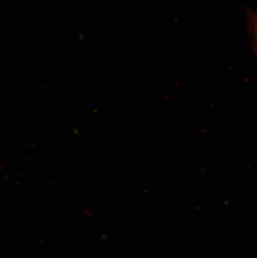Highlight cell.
<instances>
[{"label": "cell", "instance_id": "6da1fadb", "mask_svg": "<svg viewBox=\"0 0 257 258\" xmlns=\"http://www.w3.org/2000/svg\"><path fill=\"white\" fill-rule=\"evenodd\" d=\"M251 28H252L253 34H254V38H255V46L257 49V15H255L251 20Z\"/></svg>", "mask_w": 257, "mask_h": 258}]
</instances>
